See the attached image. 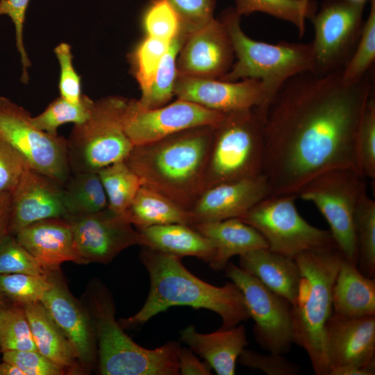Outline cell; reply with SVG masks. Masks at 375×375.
I'll return each instance as SVG.
<instances>
[{
	"label": "cell",
	"mask_w": 375,
	"mask_h": 375,
	"mask_svg": "<svg viewBox=\"0 0 375 375\" xmlns=\"http://www.w3.org/2000/svg\"><path fill=\"white\" fill-rule=\"evenodd\" d=\"M372 72L352 84L342 82V69L303 72L284 83L263 115L262 174L269 197L297 195L310 179L332 169L360 173L357 135L374 93Z\"/></svg>",
	"instance_id": "1"
},
{
	"label": "cell",
	"mask_w": 375,
	"mask_h": 375,
	"mask_svg": "<svg viewBox=\"0 0 375 375\" xmlns=\"http://www.w3.org/2000/svg\"><path fill=\"white\" fill-rule=\"evenodd\" d=\"M140 258L149 275L150 289L142 308L121 319L122 328L144 324L173 306L213 311L222 318V328L234 327L250 318L242 293L233 282L222 287L211 285L188 270L181 257L147 247H142Z\"/></svg>",
	"instance_id": "2"
},
{
	"label": "cell",
	"mask_w": 375,
	"mask_h": 375,
	"mask_svg": "<svg viewBox=\"0 0 375 375\" xmlns=\"http://www.w3.org/2000/svg\"><path fill=\"white\" fill-rule=\"evenodd\" d=\"M213 126L185 130L133 146L124 160L142 186L190 210L206 189V171Z\"/></svg>",
	"instance_id": "3"
},
{
	"label": "cell",
	"mask_w": 375,
	"mask_h": 375,
	"mask_svg": "<svg viewBox=\"0 0 375 375\" xmlns=\"http://www.w3.org/2000/svg\"><path fill=\"white\" fill-rule=\"evenodd\" d=\"M342 258L333 246L307 251L294 258L301 272L291 305L294 343L306 351L317 375H330L326 328L333 313L332 291Z\"/></svg>",
	"instance_id": "4"
},
{
	"label": "cell",
	"mask_w": 375,
	"mask_h": 375,
	"mask_svg": "<svg viewBox=\"0 0 375 375\" xmlns=\"http://www.w3.org/2000/svg\"><path fill=\"white\" fill-rule=\"evenodd\" d=\"M220 19L229 35L236 57L230 70L220 80H260L267 91L270 103L290 78L303 72H312V43L281 41L269 44L252 40L242 30L240 16L235 9L226 10Z\"/></svg>",
	"instance_id": "5"
},
{
	"label": "cell",
	"mask_w": 375,
	"mask_h": 375,
	"mask_svg": "<svg viewBox=\"0 0 375 375\" xmlns=\"http://www.w3.org/2000/svg\"><path fill=\"white\" fill-rule=\"evenodd\" d=\"M110 294L97 290L91 299V315L98 342L99 372L103 375H178V342L154 349L135 343L115 320Z\"/></svg>",
	"instance_id": "6"
},
{
	"label": "cell",
	"mask_w": 375,
	"mask_h": 375,
	"mask_svg": "<svg viewBox=\"0 0 375 375\" xmlns=\"http://www.w3.org/2000/svg\"><path fill=\"white\" fill-rule=\"evenodd\" d=\"M263 118L256 108L226 112L213 126L206 189L262 174Z\"/></svg>",
	"instance_id": "7"
},
{
	"label": "cell",
	"mask_w": 375,
	"mask_h": 375,
	"mask_svg": "<svg viewBox=\"0 0 375 375\" xmlns=\"http://www.w3.org/2000/svg\"><path fill=\"white\" fill-rule=\"evenodd\" d=\"M128 102L121 97L94 101L88 117L67 139L71 173L97 172L127 158L133 147L124 126Z\"/></svg>",
	"instance_id": "8"
},
{
	"label": "cell",
	"mask_w": 375,
	"mask_h": 375,
	"mask_svg": "<svg viewBox=\"0 0 375 375\" xmlns=\"http://www.w3.org/2000/svg\"><path fill=\"white\" fill-rule=\"evenodd\" d=\"M363 178L353 169H332L310 179L297 194L318 208L330 226L336 247L346 260L356 265L355 215L367 194Z\"/></svg>",
	"instance_id": "9"
},
{
	"label": "cell",
	"mask_w": 375,
	"mask_h": 375,
	"mask_svg": "<svg viewBox=\"0 0 375 375\" xmlns=\"http://www.w3.org/2000/svg\"><path fill=\"white\" fill-rule=\"evenodd\" d=\"M295 194L270 196L238 218L266 240L272 251L294 258L301 253L335 246L330 231L310 224L299 213Z\"/></svg>",
	"instance_id": "10"
},
{
	"label": "cell",
	"mask_w": 375,
	"mask_h": 375,
	"mask_svg": "<svg viewBox=\"0 0 375 375\" xmlns=\"http://www.w3.org/2000/svg\"><path fill=\"white\" fill-rule=\"evenodd\" d=\"M30 113L0 96V137L12 146L35 171L64 185L71 174L67 139L37 128Z\"/></svg>",
	"instance_id": "11"
},
{
	"label": "cell",
	"mask_w": 375,
	"mask_h": 375,
	"mask_svg": "<svg viewBox=\"0 0 375 375\" xmlns=\"http://www.w3.org/2000/svg\"><path fill=\"white\" fill-rule=\"evenodd\" d=\"M364 6L349 0L324 1L310 19L315 29L312 73L325 75L346 65L360 37Z\"/></svg>",
	"instance_id": "12"
},
{
	"label": "cell",
	"mask_w": 375,
	"mask_h": 375,
	"mask_svg": "<svg viewBox=\"0 0 375 375\" xmlns=\"http://www.w3.org/2000/svg\"><path fill=\"white\" fill-rule=\"evenodd\" d=\"M225 269L226 276L242 293L249 317L254 321L256 342L268 352L288 353L294 343L290 303L233 263L228 262Z\"/></svg>",
	"instance_id": "13"
},
{
	"label": "cell",
	"mask_w": 375,
	"mask_h": 375,
	"mask_svg": "<svg viewBox=\"0 0 375 375\" xmlns=\"http://www.w3.org/2000/svg\"><path fill=\"white\" fill-rule=\"evenodd\" d=\"M224 115L182 99L152 109L143 108L137 100L131 99L124 114V126L133 146H140L185 130L215 126Z\"/></svg>",
	"instance_id": "14"
},
{
	"label": "cell",
	"mask_w": 375,
	"mask_h": 375,
	"mask_svg": "<svg viewBox=\"0 0 375 375\" xmlns=\"http://www.w3.org/2000/svg\"><path fill=\"white\" fill-rule=\"evenodd\" d=\"M76 252L83 263L111 262L120 252L142 246V238L124 217L108 207L99 212L67 215Z\"/></svg>",
	"instance_id": "15"
},
{
	"label": "cell",
	"mask_w": 375,
	"mask_h": 375,
	"mask_svg": "<svg viewBox=\"0 0 375 375\" xmlns=\"http://www.w3.org/2000/svg\"><path fill=\"white\" fill-rule=\"evenodd\" d=\"M174 92L178 99L224 113L257 108L264 114L269 104L267 91L257 79L226 81L178 74Z\"/></svg>",
	"instance_id": "16"
},
{
	"label": "cell",
	"mask_w": 375,
	"mask_h": 375,
	"mask_svg": "<svg viewBox=\"0 0 375 375\" xmlns=\"http://www.w3.org/2000/svg\"><path fill=\"white\" fill-rule=\"evenodd\" d=\"M178 56V75L215 79L230 70L235 56L223 22L214 18L185 37Z\"/></svg>",
	"instance_id": "17"
},
{
	"label": "cell",
	"mask_w": 375,
	"mask_h": 375,
	"mask_svg": "<svg viewBox=\"0 0 375 375\" xmlns=\"http://www.w3.org/2000/svg\"><path fill=\"white\" fill-rule=\"evenodd\" d=\"M11 194L10 235H15L35 222L51 218H65L67 215L63 185L29 166Z\"/></svg>",
	"instance_id": "18"
},
{
	"label": "cell",
	"mask_w": 375,
	"mask_h": 375,
	"mask_svg": "<svg viewBox=\"0 0 375 375\" xmlns=\"http://www.w3.org/2000/svg\"><path fill=\"white\" fill-rule=\"evenodd\" d=\"M269 194L263 174L211 186L203 190L190 209L192 224L240 218Z\"/></svg>",
	"instance_id": "19"
},
{
	"label": "cell",
	"mask_w": 375,
	"mask_h": 375,
	"mask_svg": "<svg viewBox=\"0 0 375 375\" xmlns=\"http://www.w3.org/2000/svg\"><path fill=\"white\" fill-rule=\"evenodd\" d=\"M326 347L331 370L374 362L375 315L349 317L333 313L326 325Z\"/></svg>",
	"instance_id": "20"
},
{
	"label": "cell",
	"mask_w": 375,
	"mask_h": 375,
	"mask_svg": "<svg viewBox=\"0 0 375 375\" xmlns=\"http://www.w3.org/2000/svg\"><path fill=\"white\" fill-rule=\"evenodd\" d=\"M15 236L48 272L57 270L64 262L83 263L76 250L72 228L63 217L35 222Z\"/></svg>",
	"instance_id": "21"
},
{
	"label": "cell",
	"mask_w": 375,
	"mask_h": 375,
	"mask_svg": "<svg viewBox=\"0 0 375 375\" xmlns=\"http://www.w3.org/2000/svg\"><path fill=\"white\" fill-rule=\"evenodd\" d=\"M52 279L53 285L44 294L40 303L72 344L78 360L85 365H91L95 358V333L92 320L64 285Z\"/></svg>",
	"instance_id": "22"
},
{
	"label": "cell",
	"mask_w": 375,
	"mask_h": 375,
	"mask_svg": "<svg viewBox=\"0 0 375 375\" xmlns=\"http://www.w3.org/2000/svg\"><path fill=\"white\" fill-rule=\"evenodd\" d=\"M181 340L203 358L218 375H233L238 358L247 344L244 326L201 333L192 325L181 331Z\"/></svg>",
	"instance_id": "23"
},
{
	"label": "cell",
	"mask_w": 375,
	"mask_h": 375,
	"mask_svg": "<svg viewBox=\"0 0 375 375\" xmlns=\"http://www.w3.org/2000/svg\"><path fill=\"white\" fill-rule=\"evenodd\" d=\"M191 226L213 244L215 255L209 265L215 271L225 269L233 256L268 248L261 233L238 218L194 224Z\"/></svg>",
	"instance_id": "24"
},
{
	"label": "cell",
	"mask_w": 375,
	"mask_h": 375,
	"mask_svg": "<svg viewBox=\"0 0 375 375\" xmlns=\"http://www.w3.org/2000/svg\"><path fill=\"white\" fill-rule=\"evenodd\" d=\"M240 267L290 305L294 303L301 281L299 267L294 258L262 248L240 256Z\"/></svg>",
	"instance_id": "25"
},
{
	"label": "cell",
	"mask_w": 375,
	"mask_h": 375,
	"mask_svg": "<svg viewBox=\"0 0 375 375\" xmlns=\"http://www.w3.org/2000/svg\"><path fill=\"white\" fill-rule=\"evenodd\" d=\"M142 238V246L162 253L194 256L209 265L215 249L211 242L190 225L169 224L135 228Z\"/></svg>",
	"instance_id": "26"
},
{
	"label": "cell",
	"mask_w": 375,
	"mask_h": 375,
	"mask_svg": "<svg viewBox=\"0 0 375 375\" xmlns=\"http://www.w3.org/2000/svg\"><path fill=\"white\" fill-rule=\"evenodd\" d=\"M334 314L349 317L375 315V280L342 258L332 291Z\"/></svg>",
	"instance_id": "27"
},
{
	"label": "cell",
	"mask_w": 375,
	"mask_h": 375,
	"mask_svg": "<svg viewBox=\"0 0 375 375\" xmlns=\"http://www.w3.org/2000/svg\"><path fill=\"white\" fill-rule=\"evenodd\" d=\"M37 350L62 368H74L78 360L72 344L40 303L23 306Z\"/></svg>",
	"instance_id": "28"
},
{
	"label": "cell",
	"mask_w": 375,
	"mask_h": 375,
	"mask_svg": "<svg viewBox=\"0 0 375 375\" xmlns=\"http://www.w3.org/2000/svg\"><path fill=\"white\" fill-rule=\"evenodd\" d=\"M124 218L135 228L169 224L191 226L193 224L190 210L142 185L126 210Z\"/></svg>",
	"instance_id": "29"
},
{
	"label": "cell",
	"mask_w": 375,
	"mask_h": 375,
	"mask_svg": "<svg viewBox=\"0 0 375 375\" xmlns=\"http://www.w3.org/2000/svg\"><path fill=\"white\" fill-rule=\"evenodd\" d=\"M63 190L67 215L93 213L108 207L106 194L97 172L71 173Z\"/></svg>",
	"instance_id": "30"
},
{
	"label": "cell",
	"mask_w": 375,
	"mask_h": 375,
	"mask_svg": "<svg viewBox=\"0 0 375 375\" xmlns=\"http://www.w3.org/2000/svg\"><path fill=\"white\" fill-rule=\"evenodd\" d=\"M184 40L185 38L179 35L170 42L149 88L137 100L140 107L152 109L163 106L174 95L178 76L177 58Z\"/></svg>",
	"instance_id": "31"
},
{
	"label": "cell",
	"mask_w": 375,
	"mask_h": 375,
	"mask_svg": "<svg viewBox=\"0 0 375 375\" xmlns=\"http://www.w3.org/2000/svg\"><path fill=\"white\" fill-rule=\"evenodd\" d=\"M97 173L106 194L108 208L124 217L142 186L139 177L124 160L106 166Z\"/></svg>",
	"instance_id": "32"
},
{
	"label": "cell",
	"mask_w": 375,
	"mask_h": 375,
	"mask_svg": "<svg viewBox=\"0 0 375 375\" xmlns=\"http://www.w3.org/2000/svg\"><path fill=\"white\" fill-rule=\"evenodd\" d=\"M236 12L247 15L262 12L294 24L301 38L306 31V20L317 10L315 0H235Z\"/></svg>",
	"instance_id": "33"
},
{
	"label": "cell",
	"mask_w": 375,
	"mask_h": 375,
	"mask_svg": "<svg viewBox=\"0 0 375 375\" xmlns=\"http://www.w3.org/2000/svg\"><path fill=\"white\" fill-rule=\"evenodd\" d=\"M357 267L366 276L375 275V201L365 194L355 215Z\"/></svg>",
	"instance_id": "34"
},
{
	"label": "cell",
	"mask_w": 375,
	"mask_h": 375,
	"mask_svg": "<svg viewBox=\"0 0 375 375\" xmlns=\"http://www.w3.org/2000/svg\"><path fill=\"white\" fill-rule=\"evenodd\" d=\"M370 10L364 21L360 39L354 52L342 69L345 84L355 83L372 70L375 60V0H370Z\"/></svg>",
	"instance_id": "35"
},
{
	"label": "cell",
	"mask_w": 375,
	"mask_h": 375,
	"mask_svg": "<svg viewBox=\"0 0 375 375\" xmlns=\"http://www.w3.org/2000/svg\"><path fill=\"white\" fill-rule=\"evenodd\" d=\"M94 101L83 94L80 103H72L62 97L53 100L40 115L31 117L32 123L39 129L56 135L58 128L66 123L78 124L89 116Z\"/></svg>",
	"instance_id": "36"
},
{
	"label": "cell",
	"mask_w": 375,
	"mask_h": 375,
	"mask_svg": "<svg viewBox=\"0 0 375 375\" xmlns=\"http://www.w3.org/2000/svg\"><path fill=\"white\" fill-rule=\"evenodd\" d=\"M38 351L24 308L11 303L0 310V351Z\"/></svg>",
	"instance_id": "37"
},
{
	"label": "cell",
	"mask_w": 375,
	"mask_h": 375,
	"mask_svg": "<svg viewBox=\"0 0 375 375\" xmlns=\"http://www.w3.org/2000/svg\"><path fill=\"white\" fill-rule=\"evenodd\" d=\"M53 279L47 274H0V292L11 303L24 306L40 302L52 287Z\"/></svg>",
	"instance_id": "38"
},
{
	"label": "cell",
	"mask_w": 375,
	"mask_h": 375,
	"mask_svg": "<svg viewBox=\"0 0 375 375\" xmlns=\"http://www.w3.org/2000/svg\"><path fill=\"white\" fill-rule=\"evenodd\" d=\"M147 36L170 42L181 35V22L167 0H151L142 17Z\"/></svg>",
	"instance_id": "39"
},
{
	"label": "cell",
	"mask_w": 375,
	"mask_h": 375,
	"mask_svg": "<svg viewBox=\"0 0 375 375\" xmlns=\"http://www.w3.org/2000/svg\"><path fill=\"white\" fill-rule=\"evenodd\" d=\"M169 43L147 36L132 53L133 71L142 93L149 88Z\"/></svg>",
	"instance_id": "40"
},
{
	"label": "cell",
	"mask_w": 375,
	"mask_h": 375,
	"mask_svg": "<svg viewBox=\"0 0 375 375\" xmlns=\"http://www.w3.org/2000/svg\"><path fill=\"white\" fill-rule=\"evenodd\" d=\"M45 275L48 272L16 239L7 234L0 240V274Z\"/></svg>",
	"instance_id": "41"
},
{
	"label": "cell",
	"mask_w": 375,
	"mask_h": 375,
	"mask_svg": "<svg viewBox=\"0 0 375 375\" xmlns=\"http://www.w3.org/2000/svg\"><path fill=\"white\" fill-rule=\"evenodd\" d=\"M357 158L363 177L375 178V98L369 97L357 135Z\"/></svg>",
	"instance_id": "42"
},
{
	"label": "cell",
	"mask_w": 375,
	"mask_h": 375,
	"mask_svg": "<svg viewBox=\"0 0 375 375\" xmlns=\"http://www.w3.org/2000/svg\"><path fill=\"white\" fill-rule=\"evenodd\" d=\"M181 22V34L185 38L213 19L215 0H167Z\"/></svg>",
	"instance_id": "43"
},
{
	"label": "cell",
	"mask_w": 375,
	"mask_h": 375,
	"mask_svg": "<svg viewBox=\"0 0 375 375\" xmlns=\"http://www.w3.org/2000/svg\"><path fill=\"white\" fill-rule=\"evenodd\" d=\"M238 360L245 367L260 369L267 375H297L301 369L299 365L290 362L281 353L263 354L244 349Z\"/></svg>",
	"instance_id": "44"
},
{
	"label": "cell",
	"mask_w": 375,
	"mask_h": 375,
	"mask_svg": "<svg viewBox=\"0 0 375 375\" xmlns=\"http://www.w3.org/2000/svg\"><path fill=\"white\" fill-rule=\"evenodd\" d=\"M54 53L60 67L58 83L60 97L72 103H78L83 95L81 78L73 67L71 47L67 43L62 42L54 49Z\"/></svg>",
	"instance_id": "45"
},
{
	"label": "cell",
	"mask_w": 375,
	"mask_h": 375,
	"mask_svg": "<svg viewBox=\"0 0 375 375\" xmlns=\"http://www.w3.org/2000/svg\"><path fill=\"white\" fill-rule=\"evenodd\" d=\"M2 360L17 366L24 375H62V367L50 360L38 351H6Z\"/></svg>",
	"instance_id": "46"
},
{
	"label": "cell",
	"mask_w": 375,
	"mask_h": 375,
	"mask_svg": "<svg viewBox=\"0 0 375 375\" xmlns=\"http://www.w3.org/2000/svg\"><path fill=\"white\" fill-rule=\"evenodd\" d=\"M24 158L0 137V192H12L26 167Z\"/></svg>",
	"instance_id": "47"
},
{
	"label": "cell",
	"mask_w": 375,
	"mask_h": 375,
	"mask_svg": "<svg viewBox=\"0 0 375 375\" xmlns=\"http://www.w3.org/2000/svg\"><path fill=\"white\" fill-rule=\"evenodd\" d=\"M29 1L0 0V15H6L9 16L15 25L16 44L23 67L22 81L24 83H26L28 81L27 68L31 65L23 42V27Z\"/></svg>",
	"instance_id": "48"
},
{
	"label": "cell",
	"mask_w": 375,
	"mask_h": 375,
	"mask_svg": "<svg viewBox=\"0 0 375 375\" xmlns=\"http://www.w3.org/2000/svg\"><path fill=\"white\" fill-rule=\"evenodd\" d=\"M179 374L210 375L211 367L206 362H201L190 348L180 347L178 355Z\"/></svg>",
	"instance_id": "49"
},
{
	"label": "cell",
	"mask_w": 375,
	"mask_h": 375,
	"mask_svg": "<svg viewBox=\"0 0 375 375\" xmlns=\"http://www.w3.org/2000/svg\"><path fill=\"white\" fill-rule=\"evenodd\" d=\"M12 215V194L0 192V240L8 234V226Z\"/></svg>",
	"instance_id": "50"
},
{
	"label": "cell",
	"mask_w": 375,
	"mask_h": 375,
	"mask_svg": "<svg viewBox=\"0 0 375 375\" xmlns=\"http://www.w3.org/2000/svg\"><path fill=\"white\" fill-rule=\"evenodd\" d=\"M375 362L365 367H335L331 370L330 375H374Z\"/></svg>",
	"instance_id": "51"
},
{
	"label": "cell",
	"mask_w": 375,
	"mask_h": 375,
	"mask_svg": "<svg viewBox=\"0 0 375 375\" xmlns=\"http://www.w3.org/2000/svg\"><path fill=\"white\" fill-rule=\"evenodd\" d=\"M0 375H24V373L11 362L3 360L0 362Z\"/></svg>",
	"instance_id": "52"
},
{
	"label": "cell",
	"mask_w": 375,
	"mask_h": 375,
	"mask_svg": "<svg viewBox=\"0 0 375 375\" xmlns=\"http://www.w3.org/2000/svg\"><path fill=\"white\" fill-rule=\"evenodd\" d=\"M8 303L9 301L0 292V310Z\"/></svg>",
	"instance_id": "53"
},
{
	"label": "cell",
	"mask_w": 375,
	"mask_h": 375,
	"mask_svg": "<svg viewBox=\"0 0 375 375\" xmlns=\"http://www.w3.org/2000/svg\"><path fill=\"white\" fill-rule=\"evenodd\" d=\"M351 2H353V3H362V4H365V3L367 1H370V0H349Z\"/></svg>",
	"instance_id": "54"
}]
</instances>
